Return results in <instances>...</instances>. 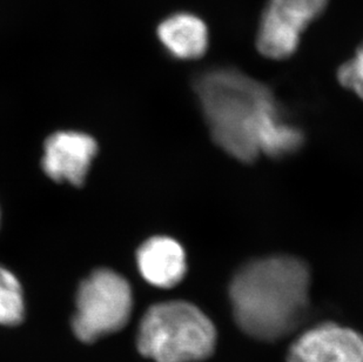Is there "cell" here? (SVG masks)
I'll return each instance as SVG.
<instances>
[{
  "mask_svg": "<svg viewBox=\"0 0 363 362\" xmlns=\"http://www.w3.org/2000/svg\"><path fill=\"white\" fill-rule=\"evenodd\" d=\"M196 92L213 141L237 160L284 157L301 146V132L282 120L271 89L245 73L207 71L196 79Z\"/></svg>",
  "mask_w": 363,
  "mask_h": 362,
  "instance_id": "1",
  "label": "cell"
},
{
  "mask_svg": "<svg viewBox=\"0 0 363 362\" xmlns=\"http://www.w3.org/2000/svg\"><path fill=\"white\" fill-rule=\"evenodd\" d=\"M24 315V295L21 283L12 272L0 266V325H19Z\"/></svg>",
  "mask_w": 363,
  "mask_h": 362,
  "instance_id": "10",
  "label": "cell"
},
{
  "mask_svg": "<svg viewBox=\"0 0 363 362\" xmlns=\"http://www.w3.org/2000/svg\"><path fill=\"white\" fill-rule=\"evenodd\" d=\"M328 0H269L261 17L257 48L271 59L291 57L300 35L311 21L323 13Z\"/></svg>",
  "mask_w": 363,
  "mask_h": 362,
  "instance_id": "5",
  "label": "cell"
},
{
  "mask_svg": "<svg viewBox=\"0 0 363 362\" xmlns=\"http://www.w3.org/2000/svg\"><path fill=\"white\" fill-rule=\"evenodd\" d=\"M158 35L164 48L179 59H196L203 55L208 44L205 23L189 13H179L162 21Z\"/></svg>",
  "mask_w": 363,
  "mask_h": 362,
  "instance_id": "9",
  "label": "cell"
},
{
  "mask_svg": "<svg viewBox=\"0 0 363 362\" xmlns=\"http://www.w3.org/2000/svg\"><path fill=\"white\" fill-rule=\"evenodd\" d=\"M287 362H363V335L335 324L315 326L293 342Z\"/></svg>",
  "mask_w": 363,
  "mask_h": 362,
  "instance_id": "7",
  "label": "cell"
},
{
  "mask_svg": "<svg viewBox=\"0 0 363 362\" xmlns=\"http://www.w3.org/2000/svg\"><path fill=\"white\" fill-rule=\"evenodd\" d=\"M76 304L73 331L80 341L92 344L127 325L133 308V294L121 274L100 268L80 284Z\"/></svg>",
  "mask_w": 363,
  "mask_h": 362,
  "instance_id": "4",
  "label": "cell"
},
{
  "mask_svg": "<svg viewBox=\"0 0 363 362\" xmlns=\"http://www.w3.org/2000/svg\"><path fill=\"white\" fill-rule=\"evenodd\" d=\"M96 152V139L89 134L60 131L45 141L41 165L52 180L80 187L85 182Z\"/></svg>",
  "mask_w": 363,
  "mask_h": 362,
  "instance_id": "6",
  "label": "cell"
},
{
  "mask_svg": "<svg viewBox=\"0 0 363 362\" xmlns=\"http://www.w3.org/2000/svg\"><path fill=\"white\" fill-rule=\"evenodd\" d=\"M216 331L208 317L186 301L148 308L138 329L139 352L155 362H200L212 356Z\"/></svg>",
  "mask_w": 363,
  "mask_h": 362,
  "instance_id": "3",
  "label": "cell"
},
{
  "mask_svg": "<svg viewBox=\"0 0 363 362\" xmlns=\"http://www.w3.org/2000/svg\"><path fill=\"white\" fill-rule=\"evenodd\" d=\"M311 273L302 260L274 256L245 263L230 285L233 314L246 334L277 341L308 315Z\"/></svg>",
  "mask_w": 363,
  "mask_h": 362,
  "instance_id": "2",
  "label": "cell"
},
{
  "mask_svg": "<svg viewBox=\"0 0 363 362\" xmlns=\"http://www.w3.org/2000/svg\"><path fill=\"white\" fill-rule=\"evenodd\" d=\"M138 268L148 284L159 288L174 287L187 272L182 245L169 236H153L137 252Z\"/></svg>",
  "mask_w": 363,
  "mask_h": 362,
  "instance_id": "8",
  "label": "cell"
},
{
  "mask_svg": "<svg viewBox=\"0 0 363 362\" xmlns=\"http://www.w3.org/2000/svg\"><path fill=\"white\" fill-rule=\"evenodd\" d=\"M337 79L343 87L353 91L363 100V44L357 48L354 58L340 67Z\"/></svg>",
  "mask_w": 363,
  "mask_h": 362,
  "instance_id": "11",
  "label": "cell"
}]
</instances>
